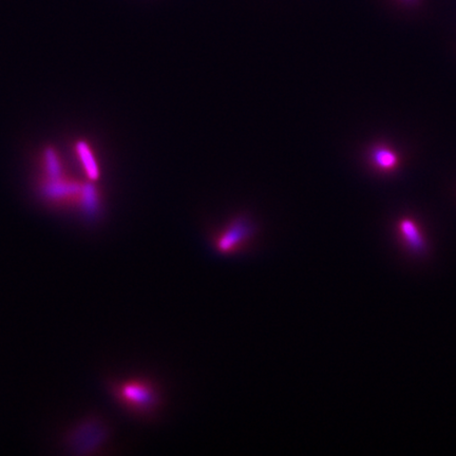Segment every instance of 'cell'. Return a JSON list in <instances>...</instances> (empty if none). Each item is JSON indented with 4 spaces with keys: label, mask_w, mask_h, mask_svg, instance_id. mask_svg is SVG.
Instances as JSON below:
<instances>
[{
    "label": "cell",
    "mask_w": 456,
    "mask_h": 456,
    "mask_svg": "<svg viewBox=\"0 0 456 456\" xmlns=\"http://www.w3.org/2000/svg\"><path fill=\"white\" fill-rule=\"evenodd\" d=\"M253 228L249 221L245 218L233 220L216 239V247L221 253L232 252L253 236Z\"/></svg>",
    "instance_id": "7a4b0ae2"
},
{
    "label": "cell",
    "mask_w": 456,
    "mask_h": 456,
    "mask_svg": "<svg viewBox=\"0 0 456 456\" xmlns=\"http://www.w3.org/2000/svg\"><path fill=\"white\" fill-rule=\"evenodd\" d=\"M77 155L83 165L86 173L90 179H96L100 175L98 163L95 161L94 155L89 146L84 142H79L77 146Z\"/></svg>",
    "instance_id": "5b68a950"
},
{
    "label": "cell",
    "mask_w": 456,
    "mask_h": 456,
    "mask_svg": "<svg viewBox=\"0 0 456 456\" xmlns=\"http://www.w3.org/2000/svg\"><path fill=\"white\" fill-rule=\"evenodd\" d=\"M45 167H47L50 179L61 176V162H59V157L55 155L54 151H47V155H45Z\"/></svg>",
    "instance_id": "8992f818"
},
{
    "label": "cell",
    "mask_w": 456,
    "mask_h": 456,
    "mask_svg": "<svg viewBox=\"0 0 456 456\" xmlns=\"http://www.w3.org/2000/svg\"><path fill=\"white\" fill-rule=\"evenodd\" d=\"M399 2H402L404 4L414 5L418 4L419 0H399Z\"/></svg>",
    "instance_id": "52a82bcc"
},
{
    "label": "cell",
    "mask_w": 456,
    "mask_h": 456,
    "mask_svg": "<svg viewBox=\"0 0 456 456\" xmlns=\"http://www.w3.org/2000/svg\"><path fill=\"white\" fill-rule=\"evenodd\" d=\"M367 161L370 168L380 174H390L401 164V158L392 147L387 144H375L367 152Z\"/></svg>",
    "instance_id": "3957f363"
},
{
    "label": "cell",
    "mask_w": 456,
    "mask_h": 456,
    "mask_svg": "<svg viewBox=\"0 0 456 456\" xmlns=\"http://www.w3.org/2000/svg\"><path fill=\"white\" fill-rule=\"evenodd\" d=\"M397 236L407 252L415 256L427 253L428 243L418 222L410 216H403L397 221Z\"/></svg>",
    "instance_id": "6da1fadb"
},
{
    "label": "cell",
    "mask_w": 456,
    "mask_h": 456,
    "mask_svg": "<svg viewBox=\"0 0 456 456\" xmlns=\"http://www.w3.org/2000/svg\"><path fill=\"white\" fill-rule=\"evenodd\" d=\"M121 395L130 406L141 410H150L157 404V395L150 385L144 383H129L121 390Z\"/></svg>",
    "instance_id": "277c9868"
}]
</instances>
